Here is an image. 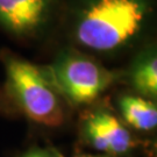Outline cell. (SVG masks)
I'll list each match as a JSON object with an SVG mask.
<instances>
[{
    "mask_svg": "<svg viewBox=\"0 0 157 157\" xmlns=\"http://www.w3.org/2000/svg\"><path fill=\"white\" fill-rule=\"evenodd\" d=\"M144 14L141 0H95L80 17L76 36L90 49L112 50L139 32Z\"/></svg>",
    "mask_w": 157,
    "mask_h": 157,
    "instance_id": "cell-1",
    "label": "cell"
},
{
    "mask_svg": "<svg viewBox=\"0 0 157 157\" xmlns=\"http://www.w3.org/2000/svg\"><path fill=\"white\" fill-rule=\"evenodd\" d=\"M7 84L17 105L29 118L45 126H59L64 111L59 97L47 72L25 59L5 58Z\"/></svg>",
    "mask_w": 157,
    "mask_h": 157,
    "instance_id": "cell-2",
    "label": "cell"
},
{
    "mask_svg": "<svg viewBox=\"0 0 157 157\" xmlns=\"http://www.w3.org/2000/svg\"><path fill=\"white\" fill-rule=\"evenodd\" d=\"M57 92L73 105H87L109 87L115 75L79 54L61 56L47 73Z\"/></svg>",
    "mask_w": 157,
    "mask_h": 157,
    "instance_id": "cell-3",
    "label": "cell"
},
{
    "mask_svg": "<svg viewBox=\"0 0 157 157\" xmlns=\"http://www.w3.org/2000/svg\"><path fill=\"white\" fill-rule=\"evenodd\" d=\"M87 140L100 151L120 155L134 146L129 132L115 117L107 112H95L85 122Z\"/></svg>",
    "mask_w": 157,
    "mask_h": 157,
    "instance_id": "cell-4",
    "label": "cell"
},
{
    "mask_svg": "<svg viewBox=\"0 0 157 157\" xmlns=\"http://www.w3.org/2000/svg\"><path fill=\"white\" fill-rule=\"evenodd\" d=\"M49 0H0V23L17 34L30 33L45 20Z\"/></svg>",
    "mask_w": 157,
    "mask_h": 157,
    "instance_id": "cell-5",
    "label": "cell"
},
{
    "mask_svg": "<svg viewBox=\"0 0 157 157\" xmlns=\"http://www.w3.org/2000/svg\"><path fill=\"white\" fill-rule=\"evenodd\" d=\"M120 109L124 120L134 128L151 130L157 124L156 105L140 97L127 95L120 100Z\"/></svg>",
    "mask_w": 157,
    "mask_h": 157,
    "instance_id": "cell-6",
    "label": "cell"
},
{
    "mask_svg": "<svg viewBox=\"0 0 157 157\" xmlns=\"http://www.w3.org/2000/svg\"><path fill=\"white\" fill-rule=\"evenodd\" d=\"M133 84L141 94L155 98L157 94V58L154 55L148 56L135 67Z\"/></svg>",
    "mask_w": 157,
    "mask_h": 157,
    "instance_id": "cell-7",
    "label": "cell"
},
{
    "mask_svg": "<svg viewBox=\"0 0 157 157\" xmlns=\"http://www.w3.org/2000/svg\"><path fill=\"white\" fill-rule=\"evenodd\" d=\"M25 157H51V156L44 151H33V152H29L28 155H26Z\"/></svg>",
    "mask_w": 157,
    "mask_h": 157,
    "instance_id": "cell-8",
    "label": "cell"
},
{
    "mask_svg": "<svg viewBox=\"0 0 157 157\" xmlns=\"http://www.w3.org/2000/svg\"><path fill=\"white\" fill-rule=\"evenodd\" d=\"M4 108H5V101H4V99L0 95V109H4Z\"/></svg>",
    "mask_w": 157,
    "mask_h": 157,
    "instance_id": "cell-9",
    "label": "cell"
},
{
    "mask_svg": "<svg viewBox=\"0 0 157 157\" xmlns=\"http://www.w3.org/2000/svg\"><path fill=\"white\" fill-rule=\"evenodd\" d=\"M75 157H97V156H91V155H79V156H75Z\"/></svg>",
    "mask_w": 157,
    "mask_h": 157,
    "instance_id": "cell-10",
    "label": "cell"
}]
</instances>
